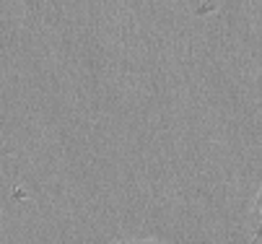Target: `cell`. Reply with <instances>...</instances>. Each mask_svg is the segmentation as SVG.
Listing matches in <instances>:
<instances>
[{"instance_id": "obj_1", "label": "cell", "mask_w": 262, "mask_h": 244, "mask_svg": "<svg viewBox=\"0 0 262 244\" xmlns=\"http://www.w3.org/2000/svg\"><path fill=\"white\" fill-rule=\"evenodd\" d=\"M115 244H159V241H115Z\"/></svg>"}]
</instances>
